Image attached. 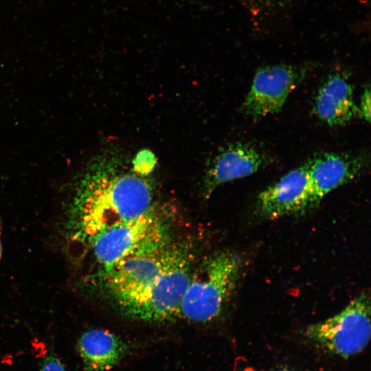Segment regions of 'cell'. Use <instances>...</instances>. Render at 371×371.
I'll return each instance as SVG.
<instances>
[{"label": "cell", "instance_id": "52a82bcc", "mask_svg": "<svg viewBox=\"0 0 371 371\" xmlns=\"http://www.w3.org/2000/svg\"><path fill=\"white\" fill-rule=\"evenodd\" d=\"M308 71L306 65L276 64L259 67L241 106L242 111L254 119L279 113Z\"/></svg>", "mask_w": 371, "mask_h": 371}, {"label": "cell", "instance_id": "8992f818", "mask_svg": "<svg viewBox=\"0 0 371 371\" xmlns=\"http://www.w3.org/2000/svg\"><path fill=\"white\" fill-rule=\"evenodd\" d=\"M168 243L148 254L127 258L102 274L106 289L120 311L144 292L188 249Z\"/></svg>", "mask_w": 371, "mask_h": 371}, {"label": "cell", "instance_id": "8fae6325", "mask_svg": "<svg viewBox=\"0 0 371 371\" xmlns=\"http://www.w3.org/2000/svg\"><path fill=\"white\" fill-rule=\"evenodd\" d=\"M313 111L329 126H344L359 116L352 84L344 71L330 72L324 80L314 100Z\"/></svg>", "mask_w": 371, "mask_h": 371}, {"label": "cell", "instance_id": "7a4b0ae2", "mask_svg": "<svg viewBox=\"0 0 371 371\" xmlns=\"http://www.w3.org/2000/svg\"><path fill=\"white\" fill-rule=\"evenodd\" d=\"M242 269V258L232 251H219L207 257L192 271L178 317L196 323L217 319L236 289Z\"/></svg>", "mask_w": 371, "mask_h": 371}, {"label": "cell", "instance_id": "e0dca14e", "mask_svg": "<svg viewBox=\"0 0 371 371\" xmlns=\"http://www.w3.org/2000/svg\"><path fill=\"white\" fill-rule=\"evenodd\" d=\"M278 371H288V370H278Z\"/></svg>", "mask_w": 371, "mask_h": 371}, {"label": "cell", "instance_id": "3957f363", "mask_svg": "<svg viewBox=\"0 0 371 371\" xmlns=\"http://www.w3.org/2000/svg\"><path fill=\"white\" fill-rule=\"evenodd\" d=\"M169 243V225L157 207L97 234L91 244L102 275L122 261L154 251Z\"/></svg>", "mask_w": 371, "mask_h": 371}, {"label": "cell", "instance_id": "ba28073f", "mask_svg": "<svg viewBox=\"0 0 371 371\" xmlns=\"http://www.w3.org/2000/svg\"><path fill=\"white\" fill-rule=\"evenodd\" d=\"M366 161L361 155L339 153H325L308 160V209L316 207L331 191L359 176Z\"/></svg>", "mask_w": 371, "mask_h": 371}, {"label": "cell", "instance_id": "6da1fadb", "mask_svg": "<svg viewBox=\"0 0 371 371\" xmlns=\"http://www.w3.org/2000/svg\"><path fill=\"white\" fill-rule=\"evenodd\" d=\"M124 152L108 148L93 157L75 184L72 212L79 236L91 242L101 232L156 205L157 185Z\"/></svg>", "mask_w": 371, "mask_h": 371}, {"label": "cell", "instance_id": "5bb4252c", "mask_svg": "<svg viewBox=\"0 0 371 371\" xmlns=\"http://www.w3.org/2000/svg\"><path fill=\"white\" fill-rule=\"evenodd\" d=\"M40 371H67L62 362L53 354H49L43 359Z\"/></svg>", "mask_w": 371, "mask_h": 371}, {"label": "cell", "instance_id": "2e32d148", "mask_svg": "<svg viewBox=\"0 0 371 371\" xmlns=\"http://www.w3.org/2000/svg\"><path fill=\"white\" fill-rule=\"evenodd\" d=\"M1 229H2V223H1V220L0 219V260H1V254H2Z\"/></svg>", "mask_w": 371, "mask_h": 371}, {"label": "cell", "instance_id": "7c38bea8", "mask_svg": "<svg viewBox=\"0 0 371 371\" xmlns=\"http://www.w3.org/2000/svg\"><path fill=\"white\" fill-rule=\"evenodd\" d=\"M76 350L87 371H106L127 356L131 347L113 333L95 328L81 335Z\"/></svg>", "mask_w": 371, "mask_h": 371}, {"label": "cell", "instance_id": "5b68a950", "mask_svg": "<svg viewBox=\"0 0 371 371\" xmlns=\"http://www.w3.org/2000/svg\"><path fill=\"white\" fill-rule=\"evenodd\" d=\"M193 271L188 248L144 292L120 311L126 317L150 322L178 317L180 306Z\"/></svg>", "mask_w": 371, "mask_h": 371}, {"label": "cell", "instance_id": "9c48e42d", "mask_svg": "<svg viewBox=\"0 0 371 371\" xmlns=\"http://www.w3.org/2000/svg\"><path fill=\"white\" fill-rule=\"evenodd\" d=\"M309 186L306 161L259 193L256 205L265 218L276 219L308 209Z\"/></svg>", "mask_w": 371, "mask_h": 371}, {"label": "cell", "instance_id": "4fadbf2b", "mask_svg": "<svg viewBox=\"0 0 371 371\" xmlns=\"http://www.w3.org/2000/svg\"><path fill=\"white\" fill-rule=\"evenodd\" d=\"M358 108V115L365 121H370V90L369 87L364 89Z\"/></svg>", "mask_w": 371, "mask_h": 371}, {"label": "cell", "instance_id": "30bf717a", "mask_svg": "<svg viewBox=\"0 0 371 371\" xmlns=\"http://www.w3.org/2000/svg\"><path fill=\"white\" fill-rule=\"evenodd\" d=\"M264 162L262 153L254 146L230 144L212 160L203 177L202 192L209 198L221 185L256 173Z\"/></svg>", "mask_w": 371, "mask_h": 371}, {"label": "cell", "instance_id": "9a60e30c", "mask_svg": "<svg viewBox=\"0 0 371 371\" xmlns=\"http://www.w3.org/2000/svg\"><path fill=\"white\" fill-rule=\"evenodd\" d=\"M262 5H280L287 3L293 0H255Z\"/></svg>", "mask_w": 371, "mask_h": 371}, {"label": "cell", "instance_id": "277c9868", "mask_svg": "<svg viewBox=\"0 0 371 371\" xmlns=\"http://www.w3.org/2000/svg\"><path fill=\"white\" fill-rule=\"evenodd\" d=\"M370 330V297L362 293L337 314L308 326L305 336L327 352L349 357L366 347Z\"/></svg>", "mask_w": 371, "mask_h": 371}]
</instances>
